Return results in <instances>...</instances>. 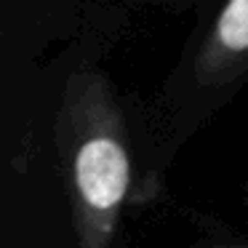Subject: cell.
Wrapping results in <instances>:
<instances>
[{"label":"cell","mask_w":248,"mask_h":248,"mask_svg":"<svg viewBox=\"0 0 248 248\" xmlns=\"http://www.w3.org/2000/svg\"><path fill=\"white\" fill-rule=\"evenodd\" d=\"M56 136L78 248H115L120 216L134 195L139 139L109 78L91 67L67 78Z\"/></svg>","instance_id":"cell-1"},{"label":"cell","mask_w":248,"mask_h":248,"mask_svg":"<svg viewBox=\"0 0 248 248\" xmlns=\"http://www.w3.org/2000/svg\"><path fill=\"white\" fill-rule=\"evenodd\" d=\"M248 86V0H232L195 27L139 134L131 205H147L184 141Z\"/></svg>","instance_id":"cell-2"},{"label":"cell","mask_w":248,"mask_h":248,"mask_svg":"<svg viewBox=\"0 0 248 248\" xmlns=\"http://www.w3.org/2000/svg\"><path fill=\"white\" fill-rule=\"evenodd\" d=\"M189 248H248V240L246 237H203V240H198L195 246Z\"/></svg>","instance_id":"cell-3"},{"label":"cell","mask_w":248,"mask_h":248,"mask_svg":"<svg viewBox=\"0 0 248 248\" xmlns=\"http://www.w3.org/2000/svg\"><path fill=\"white\" fill-rule=\"evenodd\" d=\"M243 203H246V208H248V184L243 187Z\"/></svg>","instance_id":"cell-4"}]
</instances>
